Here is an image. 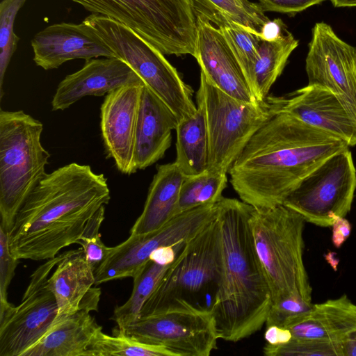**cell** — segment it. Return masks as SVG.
Wrapping results in <instances>:
<instances>
[{"instance_id":"6da1fadb","label":"cell","mask_w":356,"mask_h":356,"mask_svg":"<svg viewBox=\"0 0 356 356\" xmlns=\"http://www.w3.org/2000/svg\"><path fill=\"white\" fill-rule=\"evenodd\" d=\"M340 138L280 112L251 138L228 173L240 199L255 209L283 204L311 172L348 149Z\"/></svg>"},{"instance_id":"7a4b0ae2","label":"cell","mask_w":356,"mask_h":356,"mask_svg":"<svg viewBox=\"0 0 356 356\" xmlns=\"http://www.w3.org/2000/svg\"><path fill=\"white\" fill-rule=\"evenodd\" d=\"M110 200L106 177L88 165L71 163L47 173L8 232L11 253L18 259L54 258L61 249L77 243L87 222Z\"/></svg>"},{"instance_id":"3957f363","label":"cell","mask_w":356,"mask_h":356,"mask_svg":"<svg viewBox=\"0 0 356 356\" xmlns=\"http://www.w3.org/2000/svg\"><path fill=\"white\" fill-rule=\"evenodd\" d=\"M218 207L221 274L212 312L218 339L237 342L263 327L271 293L254 243L253 207L222 197Z\"/></svg>"},{"instance_id":"277c9868","label":"cell","mask_w":356,"mask_h":356,"mask_svg":"<svg viewBox=\"0 0 356 356\" xmlns=\"http://www.w3.org/2000/svg\"><path fill=\"white\" fill-rule=\"evenodd\" d=\"M305 220L284 204L253 207L250 225L255 249L271 293V304L295 295L312 302L303 263Z\"/></svg>"},{"instance_id":"5b68a950","label":"cell","mask_w":356,"mask_h":356,"mask_svg":"<svg viewBox=\"0 0 356 356\" xmlns=\"http://www.w3.org/2000/svg\"><path fill=\"white\" fill-rule=\"evenodd\" d=\"M42 131V123L22 110L0 111V225L8 232L47 174L51 154L41 143Z\"/></svg>"},{"instance_id":"8992f818","label":"cell","mask_w":356,"mask_h":356,"mask_svg":"<svg viewBox=\"0 0 356 356\" xmlns=\"http://www.w3.org/2000/svg\"><path fill=\"white\" fill-rule=\"evenodd\" d=\"M284 97L245 102L225 93L200 72L196 102L202 105L209 137L207 170L228 173L255 133L283 106Z\"/></svg>"},{"instance_id":"52a82bcc","label":"cell","mask_w":356,"mask_h":356,"mask_svg":"<svg viewBox=\"0 0 356 356\" xmlns=\"http://www.w3.org/2000/svg\"><path fill=\"white\" fill-rule=\"evenodd\" d=\"M220 274L221 242L217 217L184 245L143 305L140 317L156 313L179 300L212 310Z\"/></svg>"},{"instance_id":"ba28073f","label":"cell","mask_w":356,"mask_h":356,"mask_svg":"<svg viewBox=\"0 0 356 356\" xmlns=\"http://www.w3.org/2000/svg\"><path fill=\"white\" fill-rule=\"evenodd\" d=\"M91 13L131 29L164 55L193 56L196 16L193 0H71Z\"/></svg>"},{"instance_id":"9c48e42d","label":"cell","mask_w":356,"mask_h":356,"mask_svg":"<svg viewBox=\"0 0 356 356\" xmlns=\"http://www.w3.org/2000/svg\"><path fill=\"white\" fill-rule=\"evenodd\" d=\"M141 78L145 85L177 116H192L197 106L193 90L186 84L164 54L131 29L108 17L91 13L83 21Z\"/></svg>"},{"instance_id":"30bf717a","label":"cell","mask_w":356,"mask_h":356,"mask_svg":"<svg viewBox=\"0 0 356 356\" xmlns=\"http://www.w3.org/2000/svg\"><path fill=\"white\" fill-rule=\"evenodd\" d=\"M113 333L163 346L175 356H209L217 348L219 339L212 310L197 307L184 300L140 317Z\"/></svg>"},{"instance_id":"8fae6325","label":"cell","mask_w":356,"mask_h":356,"mask_svg":"<svg viewBox=\"0 0 356 356\" xmlns=\"http://www.w3.org/2000/svg\"><path fill=\"white\" fill-rule=\"evenodd\" d=\"M355 189L356 169L348 148L332 155L311 172L283 204L305 222L331 227L337 216L346 217L350 211Z\"/></svg>"},{"instance_id":"7c38bea8","label":"cell","mask_w":356,"mask_h":356,"mask_svg":"<svg viewBox=\"0 0 356 356\" xmlns=\"http://www.w3.org/2000/svg\"><path fill=\"white\" fill-rule=\"evenodd\" d=\"M218 203L204 204L181 212L160 229L143 234H130L112 247L94 271L95 285L125 277L134 278L149 261L150 254L161 246L187 243L217 218Z\"/></svg>"},{"instance_id":"4fadbf2b","label":"cell","mask_w":356,"mask_h":356,"mask_svg":"<svg viewBox=\"0 0 356 356\" xmlns=\"http://www.w3.org/2000/svg\"><path fill=\"white\" fill-rule=\"evenodd\" d=\"M60 256L47 259L33 272L19 305L0 301V356H22L53 325L58 305L47 281Z\"/></svg>"},{"instance_id":"5bb4252c","label":"cell","mask_w":356,"mask_h":356,"mask_svg":"<svg viewBox=\"0 0 356 356\" xmlns=\"http://www.w3.org/2000/svg\"><path fill=\"white\" fill-rule=\"evenodd\" d=\"M308 84L333 92L356 121V47L323 22L314 24L305 59Z\"/></svg>"},{"instance_id":"9a60e30c","label":"cell","mask_w":356,"mask_h":356,"mask_svg":"<svg viewBox=\"0 0 356 356\" xmlns=\"http://www.w3.org/2000/svg\"><path fill=\"white\" fill-rule=\"evenodd\" d=\"M144 83L121 86L106 95L100 108L105 152L121 173L136 172L133 156Z\"/></svg>"},{"instance_id":"2e32d148","label":"cell","mask_w":356,"mask_h":356,"mask_svg":"<svg viewBox=\"0 0 356 356\" xmlns=\"http://www.w3.org/2000/svg\"><path fill=\"white\" fill-rule=\"evenodd\" d=\"M195 16L196 40L193 56L206 79L238 100L257 101L221 31L201 15Z\"/></svg>"},{"instance_id":"e0dca14e","label":"cell","mask_w":356,"mask_h":356,"mask_svg":"<svg viewBox=\"0 0 356 356\" xmlns=\"http://www.w3.org/2000/svg\"><path fill=\"white\" fill-rule=\"evenodd\" d=\"M31 47L34 62L45 70L58 68L77 58L86 61L99 57L117 58L93 29L83 22L49 26L35 35Z\"/></svg>"},{"instance_id":"ac0fdd59","label":"cell","mask_w":356,"mask_h":356,"mask_svg":"<svg viewBox=\"0 0 356 356\" xmlns=\"http://www.w3.org/2000/svg\"><path fill=\"white\" fill-rule=\"evenodd\" d=\"M137 83L144 82L125 61L118 58H92L59 83L51 109L63 111L86 96H103L121 86Z\"/></svg>"},{"instance_id":"d6986e66","label":"cell","mask_w":356,"mask_h":356,"mask_svg":"<svg viewBox=\"0 0 356 356\" xmlns=\"http://www.w3.org/2000/svg\"><path fill=\"white\" fill-rule=\"evenodd\" d=\"M280 112L356 145V121L329 90L312 84L284 97Z\"/></svg>"},{"instance_id":"ffe728a7","label":"cell","mask_w":356,"mask_h":356,"mask_svg":"<svg viewBox=\"0 0 356 356\" xmlns=\"http://www.w3.org/2000/svg\"><path fill=\"white\" fill-rule=\"evenodd\" d=\"M47 282L57 302L56 317L98 310L101 290L92 287L94 270L82 248L63 252Z\"/></svg>"},{"instance_id":"44dd1931","label":"cell","mask_w":356,"mask_h":356,"mask_svg":"<svg viewBox=\"0 0 356 356\" xmlns=\"http://www.w3.org/2000/svg\"><path fill=\"white\" fill-rule=\"evenodd\" d=\"M179 118L145 85L138 113L133 163L135 171L144 170L162 159L172 143V131Z\"/></svg>"},{"instance_id":"7402d4cb","label":"cell","mask_w":356,"mask_h":356,"mask_svg":"<svg viewBox=\"0 0 356 356\" xmlns=\"http://www.w3.org/2000/svg\"><path fill=\"white\" fill-rule=\"evenodd\" d=\"M292 338L317 339L343 342L356 330V305L346 295L314 304L284 327Z\"/></svg>"},{"instance_id":"603a6c76","label":"cell","mask_w":356,"mask_h":356,"mask_svg":"<svg viewBox=\"0 0 356 356\" xmlns=\"http://www.w3.org/2000/svg\"><path fill=\"white\" fill-rule=\"evenodd\" d=\"M102 330L86 309L56 317L42 339L22 356H88V349Z\"/></svg>"},{"instance_id":"cb8c5ba5","label":"cell","mask_w":356,"mask_h":356,"mask_svg":"<svg viewBox=\"0 0 356 356\" xmlns=\"http://www.w3.org/2000/svg\"><path fill=\"white\" fill-rule=\"evenodd\" d=\"M185 177L175 162L156 167L143 210L132 226L130 234L154 232L179 214V191Z\"/></svg>"},{"instance_id":"d4e9b609","label":"cell","mask_w":356,"mask_h":356,"mask_svg":"<svg viewBox=\"0 0 356 356\" xmlns=\"http://www.w3.org/2000/svg\"><path fill=\"white\" fill-rule=\"evenodd\" d=\"M197 104L195 114L180 120L175 129V162L185 177L200 174L208 167L209 137L205 113L202 105Z\"/></svg>"},{"instance_id":"484cf974","label":"cell","mask_w":356,"mask_h":356,"mask_svg":"<svg viewBox=\"0 0 356 356\" xmlns=\"http://www.w3.org/2000/svg\"><path fill=\"white\" fill-rule=\"evenodd\" d=\"M298 40L289 31L279 40L261 41L259 58L255 67V91L257 100L267 97L269 90L281 75L287 60L298 47Z\"/></svg>"},{"instance_id":"4316f807","label":"cell","mask_w":356,"mask_h":356,"mask_svg":"<svg viewBox=\"0 0 356 356\" xmlns=\"http://www.w3.org/2000/svg\"><path fill=\"white\" fill-rule=\"evenodd\" d=\"M204 18L221 31L254 95L255 67L261 43L259 37L225 16L213 15Z\"/></svg>"},{"instance_id":"83f0119b","label":"cell","mask_w":356,"mask_h":356,"mask_svg":"<svg viewBox=\"0 0 356 356\" xmlns=\"http://www.w3.org/2000/svg\"><path fill=\"white\" fill-rule=\"evenodd\" d=\"M171 264L161 265L149 260L133 278L134 287L131 296L122 305L115 307L111 318L118 325L116 330H121L140 318L143 305Z\"/></svg>"},{"instance_id":"f1b7e54d","label":"cell","mask_w":356,"mask_h":356,"mask_svg":"<svg viewBox=\"0 0 356 356\" xmlns=\"http://www.w3.org/2000/svg\"><path fill=\"white\" fill-rule=\"evenodd\" d=\"M195 15H220L257 35L269 19L257 3L248 0H193Z\"/></svg>"},{"instance_id":"f546056e","label":"cell","mask_w":356,"mask_h":356,"mask_svg":"<svg viewBox=\"0 0 356 356\" xmlns=\"http://www.w3.org/2000/svg\"><path fill=\"white\" fill-rule=\"evenodd\" d=\"M227 172L205 170L186 177L180 188L178 213L199 206L218 203L227 186Z\"/></svg>"},{"instance_id":"4dcf8cb0","label":"cell","mask_w":356,"mask_h":356,"mask_svg":"<svg viewBox=\"0 0 356 356\" xmlns=\"http://www.w3.org/2000/svg\"><path fill=\"white\" fill-rule=\"evenodd\" d=\"M98 332L88 349V356H175L163 346L136 341L121 333Z\"/></svg>"},{"instance_id":"1f68e13d","label":"cell","mask_w":356,"mask_h":356,"mask_svg":"<svg viewBox=\"0 0 356 356\" xmlns=\"http://www.w3.org/2000/svg\"><path fill=\"white\" fill-rule=\"evenodd\" d=\"M26 0H2L0 3V98L10 59L19 40L13 31L15 19Z\"/></svg>"},{"instance_id":"d6a6232c","label":"cell","mask_w":356,"mask_h":356,"mask_svg":"<svg viewBox=\"0 0 356 356\" xmlns=\"http://www.w3.org/2000/svg\"><path fill=\"white\" fill-rule=\"evenodd\" d=\"M267 356H343V342L317 339L292 338L280 345L266 343Z\"/></svg>"},{"instance_id":"836d02e7","label":"cell","mask_w":356,"mask_h":356,"mask_svg":"<svg viewBox=\"0 0 356 356\" xmlns=\"http://www.w3.org/2000/svg\"><path fill=\"white\" fill-rule=\"evenodd\" d=\"M104 213L105 205L101 207L89 219L77 242L83 248L86 259L94 271L104 261L111 249L104 244L99 233Z\"/></svg>"},{"instance_id":"e575fe53","label":"cell","mask_w":356,"mask_h":356,"mask_svg":"<svg viewBox=\"0 0 356 356\" xmlns=\"http://www.w3.org/2000/svg\"><path fill=\"white\" fill-rule=\"evenodd\" d=\"M313 305L312 302L298 296L284 297L271 304L265 323L266 327L273 325L284 327L293 318L311 309Z\"/></svg>"},{"instance_id":"d590c367","label":"cell","mask_w":356,"mask_h":356,"mask_svg":"<svg viewBox=\"0 0 356 356\" xmlns=\"http://www.w3.org/2000/svg\"><path fill=\"white\" fill-rule=\"evenodd\" d=\"M19 260L10 252L8 233L0 225V301H8V288Z\"/></svg>"},{"instance_id":"8d00e7d4","label":"cell","mask_w":356,"mask_h":356,"mask_svg":"<svg viewBox=\"0 0 356 356\" xmlns=\"http://www.w3.org/2000/svg\"><path fill=\"white\" fill-rule=\"evenodd\" d=\"M325 0H258L264 12H275L294 15Z\"/></svg>"},{"instance_id":"74e56055","label":"cell","mask_w":356,"mask_h":356,"mask_svg":"<svg viewBox=\"0 0 356 356\" xmlns=\"http://www.w3.org/2000/svg\"><path fill=\"white\" fill-rule=\"evenodd\" d=\"M289 32L281 19H269L261 26L259 38L261 41L274 42L280 40Z\"/></svg>"},{"instance_id":"f35d334b","label":"cell","mask_w":356,"mask_h":356,"mask_svg":"<svg viewBox=\"0 0 356 356\" xmlns=\"http://www.w3.org/2000/svg\"><path fill=\"white\" fill-rule=\"evenodd\" d=\"M186 243L161 246L150 254L149 260L161 265H170L175 261Z\"/></svg>"},{"instance_id":"ab89813d","label":"cell","mask_w":356,"mask_h":356,"mask_svg":"<svg viewBox=\"0 0 356 356\" xmlns=\"http://www.w3.org/2000/svg\"><path fill=\"white\" fill-rule=\"evenodd\" d=\"M332 227V243L336 248H339L349 237L351 233V225L345 217L337 216Z\"/></svg>"},{"instance_id":"60d3db41","label":"cell","mask_w":356,"mask_h":356,"mask_svg":"<svg viewBox=\"0 0 356 356\" xmlns=\"http://www.w3.org/2000/svg\"><path fill=\"white\" fill-rule=\"evenodd\" d=\"M264 338L267 343L280 345L287 343L292 339L290 330L286 327L273 325L266 327Z\"/></svg>"},{"instance_id":"b9f144b4","label":"cell","mask_w":356,"mask_h":356,"mask_svg":"<svg viewBox=\"0 0 356 356\" xmlns=\"http://www.w3.org/2000/svg\"><path fill=\"white\" fill-rule=\"evenodd\" d=\"M343 356H356V330L343 342Z\"/></svg>"},{"instance_id":"7bdbcfd3","label":"cell","mask_w":356,"mask_h":356,"mask_svg":"<svg viewBox=\"0 0 356 356\" xmlns=\"http://www.w3.org/2000/svg\"><path fill=\"white\" fill-rule=\"evenodd\" d=\"M334 7H356V0H329Z\"/></svg>"}]
</instances>
